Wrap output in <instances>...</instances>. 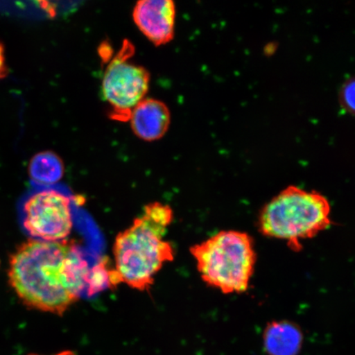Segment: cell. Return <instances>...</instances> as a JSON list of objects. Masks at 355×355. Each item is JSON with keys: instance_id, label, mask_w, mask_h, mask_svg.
<instances>
[{"instance_id": "obj_1", "label": "cell", "mask_w": 355, "mask_h": 355, "mask_svg": "<svg viewBox=\"0 0 355 355\" xmlns=\"http://www.w3.org/2000/svg\"><path fill=\"white\" fill-rule=\"evenodd\" d=\"M91 266L73 241L31 239L13 252L8 281L26 307L63 315L85 295Z\"/></svg>"}, {"instance_id": "obj_2", "label": "cell", "mask_w": 355, "mask_h": 355, "mask_svg": "<svg viewBox=\"0 0 355 355\" xmlns=\"http://www.w3.org/2000/svg\"><path fill=\"white\" fill-rule=\"evenodd\" d=\"M173 219L174 212L167 204L149 203L130 227L118 234L114 268L121 283L141 292L152 288L159 270L175 259L174 248L164 239Z\"/></svg>"}, {"instance_id": "obj_3", "label": "cell", "mask_w": 355, "mask_h": 355, "mask_svg": "<svg viewBox=\"0 0 355 355\" xmlns=\"http://www.w3.org/2000/svg\"><path fill=\"white\" fill-rule=\"evenodd\" d=\"M331 212V204L322 193L292 185L266 204L257 223L264 236L281 239L300 251L302 242L330 227Z\"/></svg>"}, {"instance_id": "obj_4", "label": "cell", "mask_w": 355, "mask_h": 355, "mask_svg": "<svg viewBox=\"0 0 355 355\" xmlns=\"http://www.w3.org/2000/svg\"><path fill=\"white\" fill-rule=\"evenodd\" d=\"M200 277L225 295L248 291L254 276L257 254L247 233L223 230L190 248Z\"/></svg>"}, {"instance_id": "obj_5", "label": "cell", "mask_w": 355, "mask_h": 355, "mask_svg": "<svg viewBox=\"0 0 355 355\" xmlns=\"http://www.w3.org/2000/svg\"><path fill=\"white\" fill-rule=\"evenodd\" d=\"M133 47L124 42L106 67L102 80V93L110 108L111 116L128 121L132 110L145 99L148 92L150 74L144 67L130 61Z\"/></svg>"}, {"instance_id": "obj_6", "label": "cell", "mask_w": 355, "mask_h": 355, "mask_svg": "<svg viewBox=\"0 0 355 355\" xmlns=\"http://www.w3.org/2000/svg\"><path fill=\"white\" fill-rule=\"evenodd\" d=\"M22 225L37 241H66L73 228V200L53 186L42 187L26 199Z\"/></svg>"}, {"instance_id": "obj_7", "label": "cell", "mask_w": 355, "mask_h": 355, "mask_svg": "<svg viewBox=\"0 0 355 355\" xmlns=\"http://www.w3.org/2000/svg\"><path fill=\"white\" fill-rule=\"evenodd\" d=\"M132 19L140 32L155 46H163L174 38L176 7L171 0L137 2Z\"/></svg>"}, {"instance_id": "obj_8", "label": "cell", "mask_w": 355, "mask_h": 355, "mask_svg": "<svg viewBox=\"0 0 355 355\" xmlns=\"http://www.w3.org/2000/svg\"><path fill=\"white\" fill-rule=\"evenodd\" d=\"M133 132L148 141L162 139L171 125V111L162 101L144 99L132 110L130 119Z\"/></svg>"}, {"instance_id": "obj_9", "label": "cell", "mask_w": 355, "mask_h": 355, "mask_svg": "<svg viewBox=\"0 0 355 355\" xmlns=\"http://www.w3.org/2000/svg\"><path fill=\"white\" fill-rule=\"evenodd\" d=\"M263 340L268 355H299L303 348L304 333L295 322L273 321L265 327Z\"/></svg>"}, {"instance_id": "obj_10", "label": "cell", "mask_w": 355, "mask_h": 355, "mask_svg": "<svg viewBox=\"0 0 355 355\" xmlns=\"http://www.w3.org/2000/svg\"><path fill=\"white\" fill-rule=\"evenodd\" d=\"M28 173L35 184L42 187H50L63 178L64 166L56 154L44 152L35 155L32 159Z\"/></svg>"}, {"instance_id": "obj_11", "label": "cell", "mask_w": 355, "mask_h": 355, "mask_svg": "<svg viewBox=\"0 0 355 355\" xmlns=\"http://www.w3.org/2000/svg\"><path fill=\"white\" fill-rule=\"evenodd\" d=\"M121 284L116 270L111 266L108 257L101 259L96 264L91 266L89 272L85 295L91 297L107 290L116 288Z\"/></svg>"}, {"instance_id": "obj_12", "label": "cell", "mask_w": 355, "mask_h": 355, "mask_svg": "<svg viewBox=\"0 0 355 355\" xmlns=\"http://www.w3.org/2000/svg\"><path fill=\"white\" fill-rule=\"evenodd\" d=\"M340 103L346 112L353 114L355 107V80L349 78L340 88Z\"/></svg>"}, {"instance_id": "obj_13", "label": "cell", "mask_w": 355, "mask_h": 355, "mask_svg": "<svg viewBox=\"0 0 355 355\" xmlns=\"http://www.w3.org/2000/svg\"><path fill=\"white\" fill-rule=\"evenodd\" d=\"M8 75V67L6 64V55L3 44L0 43V79L6 78Z\"/></svg>"}, {"instance_id": "obj_14", "label": "cell", "mask_w": 355, "mask_h": 355, "mask_svg": "<svg viewBox=\"0 0 355 355\" xmlns=\"http://www.w3.org/2000/svg\"><path fill=\"white\" fill-rule=\"evenodd\" d=\"M28 355H42V354H31ZM52 355H77V354H75L73 352H72V350L67 349V350H63V352H60L59 353H56V354H52Z\"/></svg>"}]
</instances>
